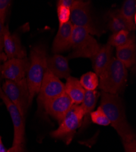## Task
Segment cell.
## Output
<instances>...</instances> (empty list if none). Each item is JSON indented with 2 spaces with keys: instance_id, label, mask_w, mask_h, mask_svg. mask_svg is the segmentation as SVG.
Wrapping results in <instances>:
<instances>
[{
  "instance_id": "obj_15",
  "label": "cell",
  "mask_w": 136,
  "mask_h": 152,
  "mask_svg": "<svg viewBox=\"0 0 136 152\" xmlns=\"http://www.w3.org/2000/svg\"><path fill=\"white\" fill-rule=\"evenodd\" d=\"M113 47L110 45H104L100 46L97 53L90 59L92 61V66L94 72L98 76L106 68L112 59Z\"/></svg>"
},
{
  "instance_id": "obj_13",
  "label": "cell",
  "mask_w": 136,
  "mask_h": 152,
  "mask_svg": "<svg viewBox=\"0 0 136 152\" xmlns=\"http://www.w3.org/2000/svg\"><path fill=\"white\" fill-rule=\"evenodd\" d=\"M73 29V26L70 21L59 27L53 43L52 50L54 53H62L71 48Z\"/></svg>"
},
{
  "instance_id": "obj_8",
  "label": "cell",
  "mask_w": 136,
  "mask_h": 152,
  "mask_svg": "<svg viewBox=\"0 0 136 152\" xmlns=\"http://www.w3.org/2000/svg\"><path fill=\"white\" fill-rule=\"evenodd\" d=\"M64 92V83L47 69L44 75L39 93V103L43 105L47 101L61 95Z\"/></svg>"
},
{
  "instance_id": "obj_14",
  "label": "cell",
  "mask_w": 136,
  "mask_h": 152,
  "mask_svg": "<svg viewBox=\"0 0 136 152\" xmlns=\"http://www.w3.org/2000/svg\"><path fill=\"white\" fill-rule=\"evenodd\" d=\"M46 65L47 69L59 79H67L70 76L71 69L67 57L59 54H55L47 58Z\"/></svg>"
},
{
  "instance_id": "obj_2",
  "label": "cell",
  "mask_w": 136,
  "mask_h": 152,
  "mask_svg": "<svg viewBox=\"0 0 136 152\" xmlns=\"http://www.w3.org/2000/svg\"><path fill=\"white\" fill-rule=\"evenodd\" d=\"M47 58L46 50L44 46H37L31 50L26 79L29 91V106L34 96L39 93L44 75L47 70Z\"/></svg>"
},
{
  "instance_id": "obj_21",
  "label": "cell",
  "mask_w": 136,
  "mask_h": 152,
  "mask_svg": "<svg viewBox=\"0 0 136 152\" xmlns=\"http://www.w3.org/2000/svg\"><path fill=\"white\" fill-rule=\"evenodd\" d=\"M79 82L85 91H94L99 85V78L94 72H88L81 76Z\"/></svg>"
},
{
  "instance_id": "obj_11",
  "label": "cell",
  "mask_w": 136,
  "mask_h": 152,
  "mask_svg": "<svg viewBox=\"0 0 136 152\" xmlns=\"http://www.w3.org/2000/svg\"><path fill=\"white\" fill-rule=\"evenodd\" d=\"M74 104L68 96L64 92L61 95L46 102L43 107L46 113L60 124Z\"/></svg>"
},
{
  "instance_id": "obj_22",
  "label": "cell",
  "mask_w": 136,
  "mask_h": 152,
  "mask_svg": "<svg viewBox=\"0 0 136 152\" xmlns=\"http://www.w3.org/2000/svg\"><path fill=\"white\" fill-rule=\"evenodd\" d=\"M129 32L128 31L123 30L119 32L113 33L108 40L107 44L112 47H121L125 45L130 40Z\"/></svg>"
},
{
  "instance_id": "obj_9",
  "label": "cell",
  "mask_w": 136,
  "mask_h": 152,
  "mask_svg": "<svg viewBox=\"0 0 136 152\" xmlns=\"http://www.w3.org/2000/svg\"><path fill=\"white\" fill-rule=\"evenodd\" d=\"M0 98H1L7 107L14 125V136L12 147H23L24 142V121L21 116L17 108L11 102V101L4 94L2 88L0 90Z\"/></svg>"
},
{
  "instance_id": "obj_7",
  "label": "cell",
  "mask_w": 136,
  "mask_h": 152,
  "mask_svg": "<svg viewBox=\"0 0 136 152\" xmlns=\"http://www.w3.org/2000/svg\"><path fill=\"white\" fill-rule=\"evenodd\" d=\"M90 1H76L71 9L70 22L73 26L84 28L92 35H100L99 30L93 20L92 12Z\"/></svg>"
},
{
  "instance_id": "obj_26",
  "label": "cell",
  "mask_w": 136,
  "mask_h": 152,
  "mask_svg": "<svg viewBox=\"0 0 136 152\" xmlns=\"http://www.w3.org/2000/svg\"><path fill=\"white\" fill-rule=\"evenodd\" d=\"M123 145L124 146L125 152H136L135 139L128 142H123Z\"/></svg>"
},
{
  "instance_id": "obj_12",
  "label": "cell",
  "mask_w": 136,
  "mask_h": 152,
  "mask_svg": "<svg viewBox=\"0 0 136 152\" xmlns=\"http://www.w3.org/2000/svg\"><path fill=\"white\" fill-rule=\"evenodd\" d=\"M3 48L7 60L26 57V49L22 46L19 36L15 33L11 34L8 26H5L4 29Z\"/></svg>"
},
{
  "instance_id": "obj_25",
  "label": "cell",
  "mask_w": 136,
  "mask_h": 152,
  "mask_svg": "<svg viewBox=\"0 0 136 152\" xmlns=\"http://www.w3.org/2000/svg\"><path fill=\"white\" fill-rule=\"evenodd\" d=\"M11 2L9 0H0V20L3 23H4L7 12L11 4Z\"/></svg>"
},
{
  "instance_id": "obj_24",
  "label": "cell",
  "mask_w": 136,
  "mask_h": 152,
  "mask_svg": "<svg viewBox=\"0 0 136 152\" xmlns=\"http://www.w3.org/2000/svg\"><path fill=\"white\" fill-rule=\"evenodd\" d=\"M57 14L59 27L70 21L71 9L62 5L57 4Z\"/></svg>"
},
{
  "instance_id": "obj_23",
  "label": "cell",
  "mask_w": 136,
  "mask_h": 152,
  "mask_svg": "<svg viewBox=\"0 0 136 152\" xmlns=\"http://www.w3.org/2000/svg\"><path fill=\"white\" fill-rule=\"evenodd\" d=\"M90 118L93 123L99 125L107 126L110 125L109 120L100 107L97 108L96 110L93 111L90 113Z\"/></svg>"
},
{
  "instance_id": "obj_27",
  "label": "cell",
  "mask_w": 136,
  "mask_h": 152,
  "mask_svg": "<svg viewBox=\"0 0 136 152\" xmlns=\"http://www.w3.org/2000/svg\"><path fill=\"white\" fill-rule=\"evenodd\" d=\"M1 20H0V52H3V40H4V33L5 26Z\"/></svg>"
},
{
  "instance_id": "obj_1",
  "label": "cell",
  "mask_w": 136,
  "mask_h": 152,
  "mask_svg": "<svg viewBox=\"0 0 136 152\" xmlns=\"http://www.w3.org/2000/svg\"><path fill=\"white\" fill-rule=\"evenodd\" d=\"M100 107L123 142H128L135 139V133L127 121L122 100L118 94L102 92Z\"/></svg>"
},
{
  "instance_id": "obj_30",
  "label": "cell",
  "mask_w": 136,
  "mask_h": 152,
  "mask_svg": "<svg viewBox=\"0 0 136 152\" xmlns=\"http://www.w3.org/2000/svg\"><path fill=\"white\" fill-rule=\"evenodd\" d=\"M9 152H24L23 150V147H12L9 149Z\"/></svg>"
},
{
  "instance_id": "obj_5",
  "label": "cell",
  "mask_w": 136,
  "mask_h": 152,
  "mask_svg": "<svg viewBox=\"0 0 136 152\" xmlns=\"http://www.w3.org/2000/svg\"><path fill=\"white\" fill-rule=\"evenodd\" d=\"M83 118L84 111L81 105H73L59 127L50 133V136L70 144L76 130L82 126Z\"/></svg>"
},
{
  "instance_id": "obj_20",
  "label": "cell",
  "mask_w": 136,
  "mask_h": 152,
  "mask_svg": "<svg viewBox=\"0 0 136 152\" xmlns=\"http://www.w3.org/2000/svg\"><path fill=\"white\" fill-rule=\"evenodd\" d=\"M120 13L129 24L132 31L135 29L136 20V1L126 0L119 10Z\"/></svg>"
},
{
  "instance_id": "obj_10",
  "label": "cell",
  "mask_w": 136,
  "mask_h": 152,
  "mask_svg": "<svg viewBox=\"0 0 136 152\" xmlns=\"http://www.w3.org/2000/svg\"><path fill=\"white\" fill-rule=\"evenodd\" d=\"M29 66L26 58H12L7 60L1 67V75L6 80L20 82L25 78Z\"/></svg>"
},
{
  "instance_id": "obj_28",
  "label": "cell",
  "mask_w": 136,
  "mask_h": 152,
  "mask_svg": "<svg viewBox=\"0 0 136 152\" xmlns=\"http://www.w3.org/2000/svg\"><path fill=\"white\" fill-rule=\"evenodd\" d=\"M76 0H60V1H58L57 4L64 6L71 9L76 3Z\"/></svg>"
},
{
  "instance_id": "obj_4",
  "label": "cell",
  "mask_w": 136,
  "mask_h": 152,
  "mask_svg": "<svg viewBox=\"0 0 136 152\" xmlns=\"http://www.w3.org/2000/svg\"><path fill=\"white\" fill-rule=\"evenodd\" d=\"M71 48L73 51L67 58H90L95 56L100 46L95 38L84 28L73 26Z\"/></svg>"
},
{
  "instance_id": "obj_6",
  "label": "cell",
  "mask_w": 136,
  "mask_h": 152,
  "mask_svg": "<svg viewBox=\"0 0 136 152\" xmlns=\"http://www.w3.org/2000/svg\"><path fill=\"white\" fill-rule=\"evenodd\" d=\"M2 90L6 96L11 101L24 119L29 105V91L24 79L20 82L6 80L2 86Z\"/></svg>"
},
{
  "instance_id": "obj_17",
  "label": "cell",
  "mask_w": 136,
  "mask_h": 152,
  "mask_svg": "<svg viewBox=\"0 0 136 152\" xmlns=\"http://www.w3.org/2000/svg\"><path fill=\"white\" fill-rule=\"evenodd\" d=\"M85 90L81 86L79 80L70 76L67 79L65 84V93L68 96L74 105H79L82 103Z\"/></svg>"
},
{
  "instance_id": "obj_19",
  "label": "cell",
  "mask_w": 136,
  "mask_h": 152,
  "mask_svg": "<svg viewBox=\"0 0 136 152\" xmlns=\"http://www.w3.org/2000/svg\"><path fill=\"white\" fill-rule=\"evenodd\" d=\"M107 28L113 33L123 30L129 32L132 31L129 24L120 13L119 10L109 12L107 13Z\"/></svg>"
},
{
  "instance_id": "obj_3",
  "label": "cell",
  "mask_w": 136,
  "mask_h": 152,
  "mask_svg": "<svg viewBox=\"0 0 136 152\" xmlns=\"http://www.w3.org/2000/svg\"><path fill=\"white\" fill-rule=\"evenodd\" d=\"M127 68L117 58L113 57L99 76V88L102 92L117 94L127 80Z\"/></svg>"
},
{
  "instance_id": "obj_16",
  "label": "cell",
  "mask_w": 136,
  "mask_h": 152,
  "mask_svg": "<svg viewBox=\"0 0 136 152\" xmlns=\"http://www.w3.org/2000/svg\"><path fill=\"white\" fill-rule=\"evenodd\" d=\"M116 58L121 61L125 67L130 68L135 63L136 46L132 37L125 45L116 48Z\"/></svg>"
},
{
  "instance_id": "obj_18",
  "label": "cell",
  "mask_w": 136,
  "mask_h": 152,
  "mask_svg": "<svg viewBox=\"0 0 136 152\" xmlns=\"http://www.w3.org/2000/svg\"><path fill=\"white\" fill-rule=\"evenodd\" d=\"M98 93L96 91H85L81 106L84 111V118L82 124V130L85 129L90 123V113L93 111L97 103Z\"/></svg>"
},
{
  "instance_id": "obj_31",
  "label": "cell",
  "mask_w": 136,
  "mask_h": 152,
  "mask_svg": "<svg viewBox=\"0 0 136 152\" xmlns=\"http://www.w3.org/2000/svg\"><path fill=\"white\" fill-rule=\"evenodd\" d=\"M0 152H9V150L6 149L4 147V146L2 142L1 137H0Z\"/></svg>"
},
{
  "instance_id": "obj_29",
  "label": "cell",
  "mask_w": 136,
  "mask_h": 152,
  "mask_svg": "<svg viewBox=\"0 0 136 152\" xmlns=\"http://www.w3.org/2000/svg\"><path fill=\"white\" fill-rule=\"evenodd\" d=\"M7 60V56L5 54V53H4L3 52H0V81H1V67L3 65V62H5L6 60ZM1 89V86H0V90Z\"/></svg>"
}]
</instances>
